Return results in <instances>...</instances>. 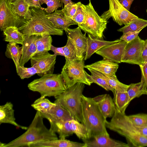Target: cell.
Returning a JSON list of instances; mask_svg holds the SVG:
<instances>
[{"label": "cell", "instance_id": "15", "mask_svg": "<svg viewBox=\"0 0 147 147\" xmlns=\"http://www.w3.org/2000/svg\"><path fill=\"white\" fill-rule=\"evenodd\" d=\"M87 147H129L128 144L111 138L109 134H103L82 140Z\"/></svg>", "mask_w": 147, "mask_h": 147}, {"label": "cell", "instance_id": "52", "mask_svg": "<svg viewBox=\"0 0 147 147\" xmlns=\"http://www.w3.org/2000/svg\"><path fill=\"white\" fill-rule=\"evenodd\" d=\"M146 94L147 95V92H146Z\"/></svg>", "mask_w": 147, "mask_h": 147}, {"label": "cell", "instance_id": "33", "mask_svg": "<svg viewBox=\"0 0 147 147\" xmlns=\"http://www.w3.org/2000/svg\"><path fill=\"white\" fill-rule=\"evenodd\" d=\"M56 105L46 97H40L31 105V106L35 109L40 112L41 113H47Z\"/></svg>", "mask_w": 147, "mask_h": 147}, {"label": "cell", "instance_id": "9", "mask_svg": "<svg viewBox=\"0 0 147 147\" xmlns=\"http://www.w3.org/2000/svg\"><path fill=\"white\" fill-rule=\"evenodd\" d=\"M109 9L100 16L106 20L112 18L120 26L125 25L133 19L138 18L126 9L119 0H109Z\"/></svg>", "mask_w": 147, "mask_h": 147}, {"label": "cell", "instance_id": "2", "mask_svg": "<svg viewBox=\"0 0 147 147\" xmlns=\"http://www.w3.org/2000/svg\"><path fill=\"white\" fill-rule=\"evenodd\" d=\"M105 125L106 128L125 138L130 147L147 146V137L139 132L127 115L116 109L111 121H106Z\"/></svg>", "mask_w": 147, "mask_h": 147}, {"label": "cell", "instance_id": "11", "mask_svg": "<svg viewBox=\"0 0 147 147\" xmlns=\"http://www.w3.org/2000/svg\"><path fill=\"white\" fill-rule=\"evenodd\" d=\"M145 40L138 36L127 43L124 51L122 62L136 64L139 66L144 64L142 52Z\"/></svg>", "mask_w": 147, "mask_h": 147}, {"label": "cell", "instance_id": "40", "mask_svg": "<svg viewBox=\"0 0 147 147\" xmlns=\"http://www.w3.org/2000/svg\"><path fill=\"white\" fill-rule=\"evenodd\" d=\"M86 16L84 5L81 3L77 9L73 20L76 22L78 25L84 24L85 22Z\"/></svg>", "mask_w": 147, "mask_h": 147}, {"label": "cell", "instance_id": "1", "mask_svg": "<svg viewBox=\"0 0 147 147\" xmlns=\"http://www.w3.org/2000/svg\"><path fill=\"white\" fill-rule=\"evenodd\" d=\"M43 117L37 111L26 131L7 144L0 142V147H30L31 145L58 139L56 133L44 124Z\"/></svg>", "mask_w": 147, "mask_h": 147}, {"label": "cell", "instance_id": "50", "mask_svg": "<svg viewBox=\"0 0 147 147\" xmlns=\"http://www.w3.org/2000/svg\"><path fill=\"white\" fill-rule=\"evenodd\" d=\"M53 0H42V4H46L48 2Z\"/></svg>", "mask_w": 147, "mask_h": 147}, {"label": "cell", "instance_id": "34", "mask_svg": "<svg viewBox=\"0 0 147 147\" xmlns=\"http://www.w3.org/2000/svg\"><path fill=\"white\" fill-rule=\"evenodd\" d=\"M103 77L110 86L116 91H127L129 86V85H126L119 82L116 76L109 77L103 74Z\"/></svg>", "mask_w": 147, "mask_h": 147}, {"label": "cell", "instance_id": "28", "mask_svg": "<svg viewBox=\"0 0 147 147\" xmlns=\"http://www.w3.org/2000/svg\"><path fill=\"white\" fill-rule=\"evenodd\" d=\"M5 55L7 58L12 59L17 69L20 65L19 61L22 55V47L17 44L9 42L7 45Z\"/></svg>", "mask_w": 147, "mask_h": 147}, {"label": "cell", "instance_id": "39", "mask_svg": "<svg viewBox=\"0 0 147 147\" xmlns=\"http://www.w3.org/2000/svg\"><path fill=\"white\" fill-rule=\"evenodd\" d=\"M81 3L80 2L76 3H70L64 6L62 10L65 16L68 19L73 20L78 7Z\"/></svg>", "mask_w": 147, "mask_h": 147}, {"label": "cell", "instance_id": "20", "mask_svg": "<svg viewBox=\"0 0 147 147\" xmlns=\"http://www.w3.org/2000/svg\"><path fill=\"white\" fill-rule=\"evenodd\" d=\"M120 40L119 39L113 41H106L94 38L88 34L87 37V48L84 56V60L89 59L93 54L102 48L117 42Z\"/></svg>", "mask_w": 147, "mask_h": 147}, {"label": "cell", "instance_id": "4", "mask_svg": "<svg viewBox=\"0 0 147 147\" xmlns=\"http://www.w3.org/2000/svg\"><path fill=\"white\" fill-rule=\"evenodd\" d=\"M84 124L87 128L90 138L100 134H109L104 116L93 98L82 95V97Z\"/></svg>", "mask_w": 147, "mask_h": 147}, {"label": "cell", "instance_id": "49", "mask_svg": "<svg viewBox=\"0 0 147 147\" xmlns=\"http://www.w3.org/2000/svg\"><path fill=\"white\" fill-rule=\"evenodd\" d=\"M61 3L62 4L63 3L64 6L66 5L69 3H73L71 0H59Z\"/></svg>", "mask_w": 147, "mask_h": 147}, {"label": "cell", "instance_id": "46", "mask_svg": "<svg viewBox=\"0 0 147 147\" xmlns=\"http://www.w3.org/2000/svg\"><path fill=\"white\" fill-rule=\"evenodd\" d=\"M134 0H119L122 5L129 11L131 4Z\"/></svg>", "mask_w": 147, "mask_h": 147}, {"label": "cell", "instance_id": "37", "mask_svg": "<svg viewBox=\"0 0 147 147\" xmlns=\"http://www.w3.org/2000/svg\"><path fill=\"white\" fill-rule=\"evenodd\" d=\"M67 43L63 47L65 58L69 60H73L77 58L76 49L71 40L67 36Z\"/></svg>", "mask_w": 147, "mask_h": 147}, {"label": "cell", "instance_id": "18", "mask_svg": "<svg viewBox=\"0 0 147 147\" xmlns=\"http://www.w3.org/2000/svg\"><path fill=\"white\" fill-rule=\"evenodd\" d=\"M105 117H112L116 109L113 99L109 94L99 95L93 98Z\"/></svg>", "mask_w": 147, "mask_h": 147}, {"label": "cell", "instance_id": "26", "mask_svg": "<svg viewBox=\"0 0 147 147\" xmlns=\"http://www.w3.org/2000/svg\"><path fill=\"white\" fill-rule=\"evenodd\" d=\"M3 31L5 36V41L22 45L24 35L17 27L15 26L9 27Z\"/></svg>", "mask_w": 147, "mask_h": 147}, {"label": "cell", "instance_id": "44", "mask_svg": "<svg viewBox=\"0 0 147 147\" xmlns=\"http://www.w3.org/2000/svg\"><path fill=\"white\" fill-rule=\"evenodd\" d=\"M30 7L41 8L42 4V0H25Z\"/></svg>", "mask_w": 147, "mask_h": 147}, {"label": "cell", "instance_id": "17", "mask_svg": "<svg viewBox=\"0 0 147 147\" xmlns=\"http://www.w3.org/2000/svg\"><path fill=\"white\" fill-rule=\"evenodd\" d=\"M37 35H24L22 46V55L19 61L20 65L24 66L36 53L37 47L36 41Z\"/></svg>", "mask_w": 147, "mask_h": 147}, {"label": "cell", "instance_id": "42", "mask_svg": "<svg viewBox=\"0 0 147 147\" xmlns=\"http://www.w3.org/2000/svg\"><path fill=\"white\" fill-rule=\"evenodd\" d=\"M144 28H142L135 32H129L125 34H123L119 39L121 40H124L128 43L134 40L138 36L139 33Z\"/></svg>", "mask_w": 147, "mask_h": 147}, {"label": "cell", "instance_id": "53", "mask_svg": "<svg viewBox=\"0 0 147 147\" xmlns=\"http://www.w3.org/2000/svg\"><path fill=\"white\" fill-rule=\"evenodd\" d=\"M146 12L147 13V9L146 10Z\"/></svg>", "mask_w": 147, "mask_h": 147}, {"label": "cell", "instance_id": "16", "mask_svg": "<svg viewBox=\"0 0 147 147\" xmlns=\"http://www.w3.org/2000/svg\"><path fill=\"white\" fill-rule=\"evenodd\" d=\"M66 32L68 34L67 36L71 40L75 46L78 58H82L84 56L87 48L86 33L82 34L81 29L78 26L74 29L68 28Z\"/></svg>", "mask_w": 147, "mask_h": 147}, {"label": "cell", "instance_id": "27", "mask_svg": "<svg viewBox=\"0 0 147 147\" xmlns=\"http://www.w3.org/2000/svg\"><path fill=\"white\" fill-rule=\"evenodd\" d=\"M87 68L90 72L91 75L86 71V76L92 83H95L107 91H111L113 92L114 90L112 88L103 77V74L94 69L90 68Z\"/></svg>", "mask_w": 147, "mask_h": 147}, {"label": "cell", "instance_id": "29", "mask_svg": "<svg viewBox=\"0 0 147 147\" xmlns=\"http://www.w3.org/2000/svg\"><path fill=\"white\" fill-rule=\"evenodd\" d=\"M52 42V40L51 35L45 34L37 35L36 41L37 51L34 55L51 50Z\"/></svg>", "mask_w": 147, "mask_h": 147}, {"label": "cell", "instance_id": "3", "mask_svg": "<svg viewBox=\"0 0 147 147\" xmlns=\"http://www.w3.org/2000/svg\"><path fill=\"white\" fill-rule=\"evenodd\" d=\"M32 17L24 25L18 28L24 35H51L62 36L63 30L54 26L46 17L47 12L42 7H30Z\"/></svg>", "mask_w": 147, "mask_h": 147}, {"label": "cell", "instance_id": "12", "mask_svg": "<svg viewBox=\"0 0 147 147\" xmlns=\"http://www.w3.org/2000/svg\"><path fill=\"white\" fill-rule=\"evenodd\" d=\"M56 56L46 51L34 55L30 59L31 66L38 71L37 74L41 77L47 74H53Z\"/></svg>", "mask_w": 147, "mask_h": 147}, {"label": "cell", "instance_id": "45", "mask_svg": "<svg viewBox=\"0 0 147 147\" xmlns=\"http://www.w3.org/2000/svg\"><path fill=\"white\" fill-rule=\"evenodd\" d=\"M51 50L54 53V55L55 56L60 55L65 57L63 47H57L52 45L51 48Z\"/></svg>", "mask_w": 147, "mask_h": 147}, {"label": "cell", "instance_id": "19", "mask_svg": "<svg viewBox=\"0 0 147 147\" xmlns=\"http://www.w3.org/2000/svg\"><path fill=\"white\" fill-rule=\"evenodd\" d=\"M85 68H90L100 72L105 76L111 77L115 76L119 67L118 63L107 59H103L91 64L85 65Z\"/></svg>", "mask_w": 147, "mask_h": 147}, {"label": "cell", "instance_id": "24", "mask_svg": "<svg viewBox=\"0 0 147 147\" xmlns=\"http://www.w3.org/2000/svg\"><path fill=\"white\" fill-rule=\"evenodd\" d=\"M10 4L14 13L27 20L31 18L30 7L25 0H15Z\"/></svg>", "mask_w": 147, "mask_h": 147}, {"label": "cell", "instance_id": "8", "mask_svg": "<svg viewBox=\"0 0 147 147\" xmlns=\"http://www.w3.org/2000/svg\"><path fill=\"white\" fill-rule=\"evenodd\" d=\"M86 16L85 22L78 25L86 33L93 37L103 39V33L106 28L107 21L99 16L95 10L89 0V3L84 5Z\"/></svg>", "mask_w": 147, "mask_h": 147}, {"label": "cell", "instance_id": "38", "mask_svg": "<svg viewBox=\"0 0 147 147\" xmlns=\"http://www.w3.org/2000/svg\"><path fill=\"white\" fill-rule=\"evenodd\" d=\"M17 74L22 79L28 78L36 74H37L39 72L35 67L31 66L30 67H26L24 66H19L16 69Z\"/></svg>", "mask_w": 147, "mask_h": 147}, {"label": "cell", "instance_id": "7", "mask_svg": "<svg viewBox=\"0 0 147 147\" xmlns=\"http://www.w3.org/2000/svg\"><path fill=\"white\" fill-rule=\"evenodd\" d=\"M84 57L73 60L65 58V63L61 74L65 89L78 82L88 86L92 83L87 78L84 69Z\"/></svg>", "mask_w": 147, "mask_h": 147}, {"label": "cell", "instance_id": "30", "mask_svg": "<svg viewBox=\"0 0 147 147\" xmlns=\"http://www.w3.org/2000/svg\"><path fill=\"white\" fill-rule=\"evenodd\" d=\"M69 123L73 132L79 139L83 140L90 138L88 131L84 124L74 119L70 120Z\"/></svg>", "mask_w": 147, "mask_h": 147}, {"label": "cell", "instance_id": "14", "mask_svg": "<svg viewBox=\"0 0 147 147\" xmlns=\"http://www.w3.org/2000/svg\"><path fill=\"white\" fill-rule=\"evenodd\" d=\"M41 114L44 118L49 121L50 125V129L54 132L58 125L73 119L66 109L56 104L48 112Z\"/></svg>", "mask_w": 147, "mask_h": 147}, {"label": "cell", "instance_id": "51", "mask_svg": "<svg viewBox=\"0 0 147 147\" xmlns=\"http://www.w3.org/2000/svg\"><path fill=\"white\" fill-rule=\"evenodd\" d=\"M15 0H9V1L10 3L13 1Z\"/></svg>", "mask_w": 147, "mask_h": 147}, {"label": "cell", "instance_id": "47", "mask_svg": "<svg viewBox=\"0 0 147 147\" xmlns=\"http://www.w3.org/2000/svg\"><path fill=\"white\" fill-rule=\"evenodd\" d=\"M142 57L144 63H146L147 62V39L145 40L142 52Z\"/></svg>", "mask_w": 147, "mask_h": 147}, {"label": "cell", "instance_id": "21", "mask_svg": "<svg viewBox=\"0 0 147 147\" xmlns=\"http://www.w3.org/2000/svg\"><path fill=\"white\" fill-rule=\"evenodd\" d=\"M13 104L7 102L0 106V124L3 123L11 124L19 128L26 130L28 127L20 125L16 121Z\"/></svg>", "mask_w": 147, "mask_h": 147}, {"label": "cell", "instance_id": "36", "mask_svg": "<svg viewBox=\"0 0 147 147\" xmlns=\"http://www.w3.org/2000/svg\"><path fill=\"white\" fill-rule=\"evenodd\" d=\"M127 116L135 127H147V114L139 113Z\"/></svg>", "mask_w": 147, "mask_h": 147}, {"label": "cell", "instance_id": "23", "mask_svg": "<svg viewBox=\"0 0 147 147\" xmlns=\"http://www.w3.org/2000/svg\"><path fill=\"white\" fill-rule=\"evenodd\" d=\"M30 147H87L86 144L71 141L65 139H57L31 145Z\"/></svg>", "mask_w": 147, "mask_h": 147}, {"label": "cell", "instance_id": "6", "mask_svg": "<svg viewBox=\"0 0 147 147\" xmlns=\"http://www.w3.org/2000/svg\"><path fill=\"white\" fill-rule=\"evenodd\" d=\"M29 89L39 92L40 97H55L65 90L61 74L45 75L39 78L35 79L28 84Z\"/></svg>", "mask_w": 147, "mask_h": 147}, {"label": "cell", "instance_id": "48", "mask_svg": "<svg viewBox=\"0 0 147 147\" xmlns=\"http://www.w3.org/2000/svg\"><path fill=\"white\" fill-rule=\"evenodd\" d=\"M136 127L142 134L147 137V127Z\"/></svg>", "mask_w": 147, "mask_h": 147}, {"label": "cell", "instance_id": "25", "mask_svg": "<svg viewBox=\"0 0 147 147\" xmlns=\"http://www.w3.org/2000/svg\"><path fill=\"white\" fill-rule=\"evenodd\" d=\"M113 94V100L116 109L119 112L125 113V111L130 102L127 91L118 92L115 90Z\"/></svg>", "mask_w": 147, "mask_h": 147}, {"label": "cell", "instance_id": "22", "mask_svg": "<svg viewBox=\"0 0 147 147\" xmlns=\"http://www.w3.org/2000/svg\"><path fill=\"white\" fill-rule=\"evenodd\" d=\"M46 17L54 26L63 29L65 32L69 26L73 25H78V24L73 20L67 18L62 10H56L53 13H47Z\"/></svg>", "mask_w": 147, "mask_h": 147}, {"label": "cell", "instance_id": "35", "mask_svg": "<svg viewBox=\"0 0 147 147\" xmlns=\"http://www.w3.org/2000/svg\"><path fill=\"white\" fill-rule=\"evenodd\" d=\"M55 132L57 133L60 138L65 139L73 134L70 125L69 120L59 125L55 129Z\"/></svg>", "mask_w": 147, "mask_h": 147}, {"label": "cell", "instance_id": "32", "mask_svg": "<svg viewBox=\"0 0 147 147\" xmlns=\"http://www.w3.org/2000/svg\"><path fill=\"white\" fill-rule=\"evenodd\" d=\"M147 26V20L139 18L133 19L128 24L123 27L118 29L117 31L121 32L123 34L129 32H134L142 28Z\"/></svg>", "mask_w": 147, "mask_h": 147}, {"label": "cell", "instance_id": "41", "mask_svg": "<svg viewBox=\"0 0 147 147\" xmlns=\"http://www.w3.org/2000/svg\"><path fill=\"white\" fill-rule=\"evenodd\" d=\"M46 4L47 7L42 8L47 13H49L53 12L58 8L63 6V4L59 0H53L48 2Z\"/></svg>", "mask_w": 147, "mask_h": 147}, {"label": "cell", "instance_id": "5", "mask_svg": "<svg viewBox=\"0 0 147 147\" xmlns=\"http://www.w3.org/2000/svg\"><path fill=\"white\" fill-rule=\"evenodd\" d=\"M84 84L78 82L71 86L58 96L55 97L54 102L66 109L72 117L84 124L82 97Z\"/></svg>", "mask_w": 147, "mask_h": 147}, {"label": "cell", "instance_id": "31", "mask_svg": "<svg viewBox=\"0 0 147 147\" xmlns=\"http://www.w3.org/2000/svg\"><path fill=\"white\" fill-rule=\"evenodd\" d=\"M127 91L131 102L135 98H138L143 94H146L147 89L144 82L141 80L139 82L129 84Z\"/></svg>", "mask_w": 147, "mask_h": 147}, {"label": "cell", "instance_id": "10", "mask_svg": "<svg viewBox=\"0 0 147 147\" xmlns=\"http://www.w3.org/2000/svg\"><path fill=\"white\" fill-rule=\"evenodd\" d=\"M27 21L13 12L9 0H0V28L1 31L10 26L19 28L26 24Z\"/></svg>", "mask_w": 147, "mask_h": 147}, {"label": "cell", "instance_id": "13", "mask_svg": "<svg viewBox=\"0 0 147 147\" xmlns=\"http://www.w3.org/2000/svg\"><path fill=\"white\" fill-rule=\"evenodd\" d=\"M127 43L125 41L121 40L117 42L102 48L95 53L104 59L118 64L120 63Z\"/></svg>", "mask_w": 147, "mask_h": 147}, {"label": "cell", "instance_id": "43", "mask_svg": "<svg viewBox=\"0 0 147 147\" xmlns=\"http://www.w3.org/2000/svg\"><path fill=\"white\" fill-rule=\"evenodd\" d=\"M139 66L141 72V80L144 82L147 89V62Z\"/></svg>", "mask_w": 147, "mask_h": 147}]
</instances>
